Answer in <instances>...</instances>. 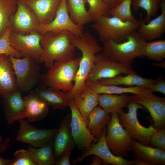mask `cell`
I'll return each mask as SVG.
<instances>
[{"mask_svg": "<svg viewBox=\"0 0 165 165\" xmlns=\"http://www.w3.org/2000/svg\"><path fill=\"white\" fill-rule=\"evenodd\" d=\"M71 41L81 51L82 57L73 87L71 90L65 93L68 100L73 99L84 90L87 78L94 64L95 55L102 48L97 39L88 32H83L79 36L73 35Z\"/></svg>", "mask_w": 165, "mask_h": 165, "instance_id": "cell-1", "label": "cell"}, {"mask_svg": "<svg viewBox=\"0 0 165 165\" xmlns=\"http://www.w3.org/2000/svg\"><path fill=\"white\" fill-rule=\"evenodd\" d=\"M74 35L67 30L57 34L48 32L42 35L40 41L42 53L38 62L50 68L56 61L74 59L76 47L71 41Z\"/></svg>", "mask_w": 165, "mask_h": 165, "instance_id": "cell-2", "label": "cell"}, {"mask_svg": "<svg viewBox=\"0 0 165 165\" xmlns=\"http://www.w3.org/2000/svg\"><path fill=\"white\" fill-rule=\"evenodd\" d=\"M81 57L72 60L56 61L47 72L41 74L37 87H50L66 93L73 87Z\"/></svg>", "mask_w": 165, "mask_h": 165, "instance_id": "cell-3", "label": "cell"}, {"mask_svg": "<svg viewBox=\"0 0 165 165\" xmlns=\"http://www.w3.org/2000/svg\"><path fill=\"white\" fill-rule=\"evenodd\" d=\"M146 41L137 30L132 32L126 40L117 43L110 40L102 42V50L114 61L120 63H132L136 57H145Z\"/></svg>", "mask_w": 165, "mask_h": 165, "instance_id": "cell-4", "label": "cell"}, {"mask_svg": "<svg viewBox=\"0 0 165 165\" xmlns=\"http://www.w3.org/2000/svg\"><path fill=\"white\" fill-rule=\"evenodd\" d=\"M141 20L124 22L116 17L102 16L93 22L91 26L102 42L110 40L119 43L126 40L132 32L137 30Z\"/></svg>", "mask_w": 165, "mask_h": 165, "instance_id": "cell-5", "label": "cell"}, {"mask_svg": "<svg viewBox=\"0 0 165 165\" xmlns=\"http://www.w3.org/2000/svg\"><path fill=\"white\" fill-rule=\"evenodd\" d=\"M9 57L16 76L17 89L22 92H27L37 86L41 75L39 63L29 56L22 58L12 56Z\"/></svg>", "mask_w": 165, "mask_h": 165, "instance_id": "cell-6", "label": "cell"}, {"mask_svg": "<svg viewBox=\"0 0 165 165\" xmlns=\"http://www.w3.org/2000/svg\"><path fill=\"white\" fill-rule=\"evenodd\" d=\"M132 63L119 62L103 53H98L95 55L94 64L86 83L113 78L121 74L126 75L134 71Z\"/></svg>", "mask_w": 165, "mask_h": 165, "instance_id": "cell-7", "label": "cell"}, {"mask_svg": "<svg viewBox=\"0 0 165 165\" xmlns=\"http://www.w3.org/2000/svg\"><path fill=\"white\" fill-rule=\"evenodd\" d=\"M127 107L128 108V113H125L123 110L117 113L120 124L134 139L138 141L142 144L149 146L150 138L156 129L152 123L146 127L138 121L137 110L138 109L145 110V108L132 101Z\"/></svg>", "mask_w": 165, "mask_h": 165, "instance_id": "cell-8", "label": "cell"}, {"mask_svg": "<svg viewBox=\"0 0 165 165\" xmlns=\"http://www.w3.org/2000/svg\"><path fill=\"white\" fill-rule=\"evenodd\" d=\"M107 124L106 141L108 147L114 155L127 158L131 151V144L134 140L120 124L117 113H111Z\"/></svg>", "mask_w": 165, "mask_h": 165, "instance_id": "cell-9", "label": "cell"}, {"mask_svg": "<svg viewBox=\"0 0 165 165\" xmlns=\"http://www.w3.org/2000/svg\"><path fill=\"white\" fill-rule=\"evenodd\" d=\"M19 123L16 140L35 148L44 146L54 141L58 128L42 129L31 124L24 119L18 121Z\"/></svg>", "mask_w": 165, "mask_h": 165, "instance_id": "cell-10", "label": "cell"}, {"mask_svg": "<svg viewBox=\"0 0 165 165\" xmlns=\"http://www.w3.org/2000/svg\"><path fill=\"white\" fill-rule=\"evenodd\" d=\"M130 96L132 101L140 105L148 110L153 119V125L156 129L165 128V97L155 95L148 88Z\"/></svg>", "mask_w": 165, "mask_h": 165, "instance_id": "cell-11", "label": "cell"}, {"mask_svg": "<svg viewBox=\"0 0 165 165\" xmlns=\"http://www.w3.org/2000/svg\"><path fill=\"white\" fill-rule=\"evenodd\" d=\"M83 26L76 24L72 20L68 11L66 0H61L55 17L51 22L38 24L35 31L42 35L48 32L57 34L64 30L74 35L80 36L83 33Z\"/></svg>", "mask_w": 165, "mask_h": 165, "instance_id": "cell-12", "label": "cell"}, {"mask_svg": "<svg viewBox=\"0 0 165 165\" xmlns=\"http://www.w3.org/2000/svg\"><path fill=\"white\" fill-rule=\"evenodd\" d=\"M68 100V106L71 111V133L75 146L82 152L88 150L91 148L92 143H96L98 139L90 132L73 99Z\"/></svg>", "mask_w": 165, "mask_h": 165, "instance_id": "cell-13", "label": "cell"}, {"mask_svg": "<svg viewBox=\"0 0 165 165\" xmlns=\"http://www.w3.org/2000/svg\"><path fill=\"white\" fill-rule=\"evenodd\" d=\"M42 36L36 31L33 30L28 34L12 31L9 35L11 46L25 57L29 56L38 63L43 50L40 41Z\"/></svg>", "mask_w": 165, "mask_h": 165, "instance_id": "cell-14", "label": "cell"}, {"mask_svg": "<svg viewBox=\"0 0 165 165\" xmlns=\"http://www.w3.org/2000/svg\"><path fill=\"white\" fill-rule=\"evenodd\" d=\"M107 128L102 130L101 135L96 143L92 144L91 148L83 151L80 156L78 157L72 161L74 165L80 163L86 157L91 155H96L100 157L103 161L104 164L113 165H132V160H129L120 156L113 154L110 151L107 145L106 135Z\"/></svg>", "mask_w": 165, "mask_h": 165, "instance_id": "cell-15", "label": "cell"}, {"mask_svg": "<svg viewBox=\"0 0 165 165\" xmlns=\"http://www.w3.org/2000/svg\"><path fill=\"white\" fill-rule=\"evenodd\" d=\"M10 23L12 31L23 34L35 30L39 24L35 14L23 0H17V9Z\"/></svg>", "mask_w": 165, "mask_h": 165, "instance_id": "cell-16", "label": "cell"}, {"mask_svg": "<svg viewBox=\"0 0 165 165\" xmlns=\"http://www.w3.org/2000/svg\"><path fill=\"white\" fill-rule=\"evenodd\" d=\"M22 92L17 89L8 92L2 97L4 116L8 124L27 118Z\"/></svg>", "mask_w": 165, "mask_h": 165, "instance_id": "cell-17", "label": "cell"}, {"mask_svg": "<svg viewBox=\"0 0 165 165\" xmlns=\"http://www.w3.org/2000/svg\"><path fill=\"white\" fill-rule=\"evenodd\" d=\"M71 114L66 115L61 121L55 135L53 146L56 161L69 148L75 146L71 131Z\"/></svg>", "mask_w": 165, "mask_h": 165, "instance_id": "cell-18", "label": "cell"}, {"mask_svg": "<svg viewBox=\"0 0 165 165\" xmlns=\"http://www.w3.org/2000/svg\"><path fill=\"white\" fill-rule=\"evenodd\" d=\"M32 10L40 24L52 21L55 17L61 0H23Z\"/></svg>", "mask_w": 165, "mask_h": 165, "instance_id": "cell-19", "label": "cell"}, {"mask_svg": "<svg viewBox=\"0 0 165 165\" xmlns=\"http://www.w3.org/2000/svg\"><path fill=\"white\" fill-rule=\"evenodd\" d=\"M160 8L161 10L160 15L148 23L142 20L137 30L146 41L159 38L165 33V0H161Z\"/></svg>", "mask_w": 165, "mask_h": 165, "instance_id": "cell-20", "label": "cell"}, {"mask_svg": "<svg viewBox=\"0 0 165 165\" xmlns=\"http://www.w3.org/2000/svg\"><path fill=\"white\" fill-rule=\"evenodd\" d=\"M134 159L142 160L155 165H165V150L144 145L133 140L131 144Z\"/></svg>", "mask_w": 165, "mask_h": 165, "instance_id": "cell-21", "label": "cell"}, {"mask_svg": "<svg viewBox=\"0 0 165 165\" xmlns=\"http://www.w3.org/2000/svg\"><path fill=\"white\" fill-rule=\"evenodd\" d=\"M27 118L30 122L42 119L47 115L49 105L40 99L33 90L23 98Z\"/></svg>", "mask_w": 165, "mask_h": 165, "instance_id": "cell-22", "label": "cell"}, {"mask_svg": "<svg viewBox=\"0 0 165 165\" xmlns=\"http://www.w3.org/2000/svg\"><path fill=\"white\" fill-rule=\"evenodd\" d=\"M17 89L16 78L9 56L0 54V95L2 97Z\"/></svg>", "mask_w": 165, "mask_h": 165, "instance_id": "cell-23", "label": "cell"}, {"mask_svg": "<svg viewBox=\"0 0 165 165\" xmlns=\"http://www.w3.org/2000/svg\"><path fill=\"white\" fill-rule=\"evenodd\" d=\"M156 81L157 79L142 77L134 70L125 76L121 75L113 78L102 79L94 82L103 85L135 86L149 88Z\"/></svg>", "mask_w": 165, "mask_h": 165, "instance_id": "cell-24", "label": "cell"}, {"mask_svg": "<svg viewBox=\"0 0 165 165\" xmlns=\"http://www.w3.org/2000/svg\"><path fill=\"white\" fill-rule=\"evenodd\" d=\"M36 95L54 109L63 110L68 106L65 93L53 88L36 87L34 90Z\"/></svg>", "mask_w": 165, "mask_h": 165, "instance_id": "cell-25", "label": "cell"}, {"mask_svg": "<svg viewBox=\"0 0 165 165\" xmlns=\"http://www.w3.org/2000/svg\"><path fill=\"white\" fill-rule=\"evenodd\" d=\"M98 99L99 106L108 113L120 112L131 101L130 96L124 94H98Z\"/></svg>", "mask_w": 165, "mask_h": 165, "instance_id": "cell-26", "label": "cell"}, {"mask_svg": "<svg viewBox=\"0 0 165 165\" xmlns=\"http://www.w3.org/2000/svg\"><path fill=\"white\" fill-rule=\"evenodd\" d=\"M111 115L106 112L100 107L97 106L90 113L86 125L91 134L98 140L103 129L109 122Z\"/></svg>", "mask_w": 165, "mask_h": 165, "instance_id": "cell-27", "label": "cell"}, {"mask_svg": "<svg viewBox=\"0 0 165 165\" xmlns=\"http://www.w3.org/2000/svg\"><path fill=\"white\" fill-rule=\"evenodd\" d=\"M73 99L86 124L89 115L98 104V94L85 88L83 91L76 95Z\"/></svg>", "mask_w": 165, "mask_h": 165, "instance_id": "cell-28", "label": "cell"}, {"mask_svg": "<svg viewBox=\"0 0 165 165\" xmlns=\"http://www.w3.org/2000/svg\"><path fill=\"white\" fill-rule=\"evenodd\" d=\"M86 0H66L70 18L74 23L82 26L92 21L86 8Z\"/></svg>", "mask_w": 165, "mask_h": 165, "instance_id": "cell-29", "label": "cell"}, {"mask_svg": "<svg viewBox=\"0 0 165 165\" xmlns=\"http://www.w3.org/2000/svg\"><path fill=\"white\" fill-rule=\"evenodd\" d=\"M27 149L32 159L37 165H55L56 160L53 141L38 148L29 145Z\"/></svg>", "mask_w": 165, "mask_h": 165, "instance_id": "cell-30", "label": "cell"}, {"mask_svg": "<svg viewBox=\"0 0 165 165\" xmlns=\"http://www.w3.org/2000/svg\"><path fill=\"white\" fill-rule=\"evenodd\" d=\"M85 88L97 94H120L125 93L137 94L146 88L139 86L122 87L116 85L101 84L95 82L86 83Z\"/></svg>", "mask_w": 165, "mask_h": 165, "instance_id": "cell-31", "label": "cell"}, {"mask_svg": "<svg viewBox=\"0 0 165 165\" xmlns=\"http://www.w3.org/2000/svg\"><path fill=\"white\" fill-rule=\"evenodd\" d=\"M17 0H0V38L11 28L10 20L16 11Z\"/></svg>", "mask_w": 165, "mask_h": 165, "instance_id": "cell-32", "label": "cell"}, {"mask_svg": "<svg viewBox=\"0 0 165 165\" xmlns=\"http://www.w3.org/2000/svg\"><path fill=\"white\" fill-rule=\"evenodd\" d=\"M145 54L149 60L160 62L163 61L165 58V40L146 42Z\"/></svg>", "mask_w": 165, "mask_h": 165, "instance_id": "cell-33", "label": "cell"}, {"mask_svg": "<svg viewBox=\"0 0 165 165\" xmlns=\"http://www.w3.org/2000/svg\"><path fill=\"white\" fill-rule=\"evenodd\" d=\"M161 0H133L132 5L134 11L140 8L145 9L146 13L144 20L148 23L152 20V17L156 16L160 8Z\"/></svg>", "mask_w": 165, "mask_h": 165, "instance_id": "cell-34", "label": "cell"}, {"mask_svg": "<svg viewBox=\"0 0 165 165\" xmlns=\"http://www.w3.org/2000/svg\"><path fill=\"white\" fill-rule=\"evenodd\" d=\"M133 0H123L120 4L110 9L109 15L123 21H130L134 23L138 21L133 15L131 6Z\"/></svg>", "mask_w": 165, "mask_h": 165, "instance_id": "cell-35", "label": "cell"}, {"mask_svg": "<svg viewBox=\"0 0 165 165\" xmlns=\"http://www.w3.org/2000/svg\"><path fill=\"white\" fill-rule=\"evenodd\" d=\"M89 5L88 12L92 21L102 16H109L110 9L102 0H86Z\"/></svg>", "mask_w": 165, "mask_h": 165, "instance_id": "cell-36", "label": "cell"}, {"mask_svg": "<svg viewBox=\"0 0 165 165\" xmlns=\"http://www.w3.org/2000/svg\"><path fill=\"white\" fill-rule=\"evenodd\" d=\"M12 31L11 28H8L0 38V54H5L17 58H20L23 56L22 54L13 48L10 44L9 35Z\"/></svg>", "mask_w": 165, "mask_h": 165, "instance_id": "cell-37", "label": "cell"}, {"mask_svg": "<svg viewBox=\"0 0 165 165\" xmlns=\"http://www.w3.org/2000/svg\"><path fill=\"white\" fill-rule=\"evenodd\" d=\"M14 159L11 165H37L32 159L27 149H21L14 153Z\"/></svg>", "mask_w": 165, "mask_h": 165, "instance_id": "cell-38", "label": "cell"}, {"mask_svg": "<svg viewBox=\"0 0 165 165\" xmlns=\"http://www.w3.org/2000/svg\"><path fill=\"white\" fill-rule=\"evenodd\" d=\"M149 142V145L151 146L165 150V128L156 129Z\"/></svg>", "mask_w": 165, "mask_h": 165, "instance_id": "cell-39", "label": "cell"}, {"mask_svg": "<svg viewBox=\"0 0 165 165\" xmlns=\"http://www.w3.org/2000/svg\"><path fill=\"white\" fill-rule=\"evenodd\" d=\"M152 92H158L165 94V81L163 78L157 79L156 82L148 88Z\"/></svg>", "mask_w": 165, "mask_h": 165, "instance_id": "cell-40", "label": "cell"}, {"mask_svg": "<svg viewBox=\"0 0 165 165\" xmlns=\"http://www.w3.org/2000/svg\"><path fill=\"white\" fill-rule=\"evenodd\" d=\"M72 148H69L66 150L59 159L56 161V165H70V157Z\"/></svg>", "mask_w": 165, "mask_h": 165, "instance_id": "cell-41", "label": "cell"}, {"mask_svg": "<svg viewBox=\"0 0 165 165\" xmlns=\"http://www.w3.org/2000/svg\"><path fill=\"white\" fill-rule=\"evenodd\" d=\"M123 0H102L111 9L120 4Z\"/></svg>", "mask_w": 165, "mask_h": 165, "instance_id": "cell-42", "label": "cell"}, {"mask_svg": "<svg viewBox=\"0 0 165 165\" xmlns=\"http://www.w3.org/2000/svg\"><path fill=\"white\" fill-rule=\"evenodd\" d=\"M10 140L9 138H7L4 140L2 145L0 146V154L3 153L8 149Z\"/></svg>", "mask_w": 165, "mask_h": 165, "instance_id": "cell-43", "label": "cell"}, {"mask_svg": "<svg viewBox=\"0 0 165 165\" xmlns=\"http://www.w3.org/2000/svg\"><path fill=\"white\" fill-rule=\"evenodd\" d=\"M133 165H153L149 162L145 160L137 159H134L132 160Z\"/></svg>", "mask_w": 165, "mask_h": 165, "instance_id": "cell-44", "label": "cell"}, {"mask_svg": "<svg viewBox=\"0 0 165 165\" xmlns=\"http://www.w3.org/2000/svg\"><path fill=\"white\" fill-rule=\"evenodd\" d=\"M92 163L90 165H99L103 164V160L99 156L94 155L92 157Z\"/></svg>", "mask_w": 165, "mask_h": 165, "instance_id": "cell-45", "label": "cell"}, {"mask_svg": "<svg viewBox=\"0 0 165 165\" xmlns=\"http://www.w3.org/2000/svg\"><path fill=\"white\" fill-rule=\"evenodd\" d=\"M13 161V160L5 159L0 156V165H11Z\"/></svg>", "mask_w": 165, "mask_h": 165, "instance_id": "cell-46", "label": "cell"}, {"mask_svg": "<svg viewBox=\"0 0 165 165\" xmlns=\"http://www.w3.org/2000/svg\"><path fill=\"white\" fill-rule=\"evenodd\" d=\"M160 62V63H154L152 64L155 66L159 67L164 68H165V61L163 60Z\"/></svg>", "mask_w": 165, "mask_h": 165, "instance_id": "cell-47", "label": "cell"}, {"mask_svg": "<svg viewBox=\"0 0 165 165\" xmlns=\"http://www.w3.org/2000/svg\"><path fill=\"white\" fill-rule=\"evenodd\" d=\"M4 140L2 136L0 134V146L2 144Z\"/></svg>", "mask_w": 165, "mask_h": 165, "instance_id": "cell-48", "label": "cell"}]
</instances>
